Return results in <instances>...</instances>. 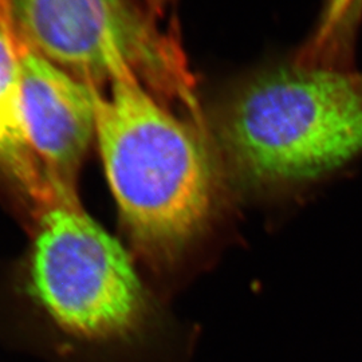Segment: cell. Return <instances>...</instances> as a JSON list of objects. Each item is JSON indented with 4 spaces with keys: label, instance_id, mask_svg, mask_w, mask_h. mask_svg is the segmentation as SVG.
I'll return each instance as SVG.
<instances>
[{
    "label": "cell",
    "instance_id": "1",
    "mask_svg": "<svg viewBox=\"0 0 362 362\" xmlns=\"http://www.w3.org/2000/svg\"><path fill=\"white\" fill-rule=\"evenodd\" d=\"M130 247L163 282L219 233L228 180L214 148L134 78L98 89L95 139Z\"/></svg>",
    "mask_w": 362,
    "mask_h": 362
},
{
    "label": "cell",
    "instance_id": "6",
    "mask_svg": "<svg viewBox=\"0 0 362 362\" xmlns=\"http://www.w3.org/2000/svg\"><path fill=\"white\" fill-rule=\"evenodd\" d=\"M0 179L15 194L30 230L58 199L28 141L21 82V42L0 16Z\"/></svg>",
    "mask_w": 362,
    "mask_h": 362
},
{
    "label": "cell",
    "instance_id": "5",
    "mask_svg": "<svg viewBox=\"0 0 362 362\" xmlns=\"http://www.w3.org/2000/svg\"><path fill=\"white\" fill-rule=\"evenodd\" d=\"M21 82L31 148L59 203L79 202L78 175L95 139L98 88L54 65L22 42Z\"/></svg>",
    "mask_w": 362,
    "mask_h": 362
},
{
    "label": "cell",
    "instance_id": "7",
    "mask_svg": "<svg viewBox=\"0 0 362 362\" xmlns=\"http://www.w3.org/2000/svg\"><path fill=\"white\" fill-rule=\"evenodd\" d=\"M361 23L362 0H324L315 28L298 54V62L354 69L353 55Z\"/></svg>",
    "mask_w": 362,
    "mask_h": 362
},
{
    "label": "cell",
    "instance_id": "8",
    "mask_svg": "<svg viewBox=\"0 0 362 362\" xmlns=\"http://www.w3.org/2000/svg\"><path fill=\"white\" fill-rule=\"evenodd\" d=\"M0 16L13 26L11 0H0Z\"/></svg>",
    "mask_w": 362,
    "mask_h": 362
},
{
    "label": "cell",
    "instance_id": "3",
    "mask_svg": "<svg viewBox=\"0 0 362 362\" xmlns=\"http://www.w3.org/2000/svg\"><path fill=\"white\" fill-rule=\"evenodd\" d=\"M27 288L61 333L127 349L153 336L160 310L125 248L79 202L43 211L28 230Z\"/></svg>",
    "mask_w": 362,
    "mask_h": 362
},
{
    "label": "cell",
    "instance_id": "4",
    "mask_svg": "<svg viewBox=\"0 0 362 362\" xmlns=\"http://www.w3.org/2000/svg\"><path fill=\"white\" fill-rule=\"evenodd\" d=\"M18 39L90 85L134 78L200 118L176 42L130 0H11Z\"/></svg>",
    "mask_w": 362,
    "mask_h": 362
},
{
    "label": "cell",
    "instance_id": "2",
    "mask_svg": "<svg viewBox=\"0 0 362 362\" xmlns=\"http://www.w3.org/2000/svg\"><path fill=\"white\" fill-rule=\"evenodd\" d=\"M212 148L228 180L281 189L326 180L362 160V71L285 66L220 106Z\"/></svg>",
    "mask_w": 362,
    "mask_h": 362
}]
</instances>
